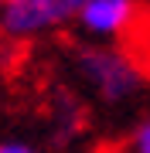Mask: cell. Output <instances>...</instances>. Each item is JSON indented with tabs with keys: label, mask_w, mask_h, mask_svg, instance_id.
<instances>
[{
	"label": "cell",
	"mask_w": 150,
	"mask_h": 153,
	"mask_svg": "<svg viewBox=\"0 0 150 153\" xmlns=\"http://www.w3.org/2000/svg\"><path fill=\"white\" fill-rule=\"evenodd\" d=\"M72 61L82 82L109 105L137 99L147 85V71L140 68V61L116 44H78Z\"/></svg>",
	"instance_id": "obj_1"
},
{
	"label": "cell",
	"mask_w": 150,
	"mask_h": 153,
	"mask_svg": "<svg viewBox=\"0 0 150 153\" xmlns=\"http://www.w3.org/2000/svg\"><path fill=\"white\" fill-rule=\"evenodd\" d=\"M89 0H10L0 10V31L10 38H34L78 21Z\"/></svg>",
	"instance_id": "obj_2"
},
{
	"label": "cell",
	"mask_w": 150,
	"mask_h": 153,
	"mask_svg": "<svg viewBox=\"0 0 150 153\" xmlns=\"http://www.w3.org/2000/svg\"><path fill=\"white\" fill-rule=\"evenodd\" d=\"M140 17V0H89L78 14V27L99 41H113L133 27Z\"/></svg>",
	"instance_id": "obj_3"
},
{
	"label": "cell",
	"mask_w": 150,
	"mask_h": 153,
	"mask_svg": "<svg viewBox=\"0 0 150 153\" xmlns=\"http://www.w3.org/2000/svg\"><path fill=\"white\" fill-rule=\"evenodd\" d=\"M130 150L133 153H150V116L133 126V133H130Z\"/></svg>",
	"instance_id": "obj_4"
},
{
	"label": "cell",
	"mask_w": 150,
	"mask_h": 153,
	"mask_svg": "<svg viewBox=\"0 0 150 153\" xmlns=\"http://www.w3.org/2000/svg\"><path fill=\"white\" fill-rule=\"evenodd\" d=\"M0 153H38V150L31 143H24V140H4L0 143Z\"/></svg>",
	"instance_id": "obj_5"
},
{
	"label": "cell",
	"mask_w": 150,
	"mask_h": 153,
	"mask_svg": "<svg viewBox=\"0 0 150 153\" xmlns=\"http://www.w3.org/2000/svg\"><path fill=\"white\" fill-rule=\"evenodd\" d=\"M7 4H10V0H0V10H4V7H7Z\"/></svg>",
	"instance_id": "obj_6"
}]
</instances>
